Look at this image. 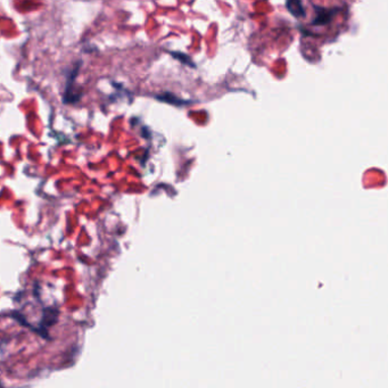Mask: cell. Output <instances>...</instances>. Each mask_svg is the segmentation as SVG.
I'll return each instance as SVG.
<instances>
[{"mask_svg":"<svg viewBox=\"0 0 388 388\" xmlns=\"http://www.w3.org/2000/svg\"><path fill=\"white\" fill-rule=\"evenodd\" d=\"M286 6L288 8V10H289L294 16H296V17H303V16H305V10H304V8L302 6V2L288 1L286 3Z\"/></svg>","mask_w":388,"mask_h":388,"instance_id":"obj_2","label":"cell"},{"mask_svg":"<svg viewBox=\"0 0 388 388\" xmlns=\"http://www.w3.org/2000/svg\"><path fill=\"white\" fill-rule=\"evenodd\" d=\"M317 16H315L313 21H312V24L313 25H326V24L329 23L331 19H333V16L335 14V10H330L327 9V8H320L317 7Z\"/></svg>","mask_w":388,"mask_h":388,"instance_id":"obj_1","label":"cell"},{"mask_svg":"<svg viewBox=\"0 0 388 388\" xmlns=\"http://www.w3.org/2000/svg\"><path fill=\"white\" fill-rule=\"evenodd\" d=\"M157 98L159 99V101L166 102V103H170V104H174V105H181V104L186 103V102H181V99L174 97V96L171 95V94H164L162 96H158Z\"/></svg>","mask_w":388,"mask_h":388,"instance_id":"obj_3","label":"cell"},{"mask_svg":"<svg viewBox=\"0 0 388 388\" xmlns=\"http://www.w3.org/2000/svg\"><path fill=\"white\" fill-rule=\"evenodd\" d=\"M172 54H173V56H174L175 58L180 59V61L183 62L185 64H188V65H190V64H193V63H191V62L189 61V59H183V57H185V56H183V54H180V53H172Z\"/></svg>","mask_w":388,"mask_h":388,"instance_id":"obj_4","label":"cell"}]
</instances>
